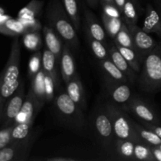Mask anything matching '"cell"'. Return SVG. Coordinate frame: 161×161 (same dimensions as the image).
<instances>
[{"instance_id": "1", "label": "cell", "mask_w": 161, "mask_h": 161, "mask_svg": "<svg viewBox=\"0 0 161 161\" xmlns=\"http://www.w3.org/2000/svg\"><path fill=\"white\" fill-rule=\"evenodd\" d=\"M47 19L48 25L58 33L64 43L69 46L71 50L78 49L77 31L61 0H50L47 9Z\"/></svg>"}, {"instance_id": "2", "label": "cell", "mask_w": 161, "mask_h": 161, "mask_svg": "<svg viewBox=\"0 0 161 161\" xmlns=\"http://www.w3.org/2000/svg\"><path fill=\"white\" fill-rule=\"evenodd\" d=\"M137 77V84L146 93H156L161 90V47H157L142 61L141 71Z\"/></svg>"}, {"instance_id": "3", "label": "cell", "mask_w": 161, "mask_h": 161, "mask_svg": "<svg viewBox=\"0 0 161 161\" xmlns=\"http://www.w3.org/2000/svg\"><path fill=\"white\" fill-rule=\"evenodd\" d=\"M20 44L16 37L11 46L10 53L7 63L0 75V94L5 102L14 94L20 86Z\"/></svg>"}, {"instance_id": "4", "label": "cell", "mask_w": 161, "mask_h": 161, "mask_svg": "<svg viewBox=\"0 0 161 161\" xmlns=\"http://www.w3.org/2000/svg\"><path fill=\"white\" fill-rule=\"evenodd\" d=\"M54 105L58 116L68 127L78 131L84 128L86 119L83 111L70 98L66 91L58 93L54 97Z\"/></svg>"}, {"instance_id": "5", "label": "cell", "mask_w": 161, "mask_h": 161, "mask_svg": "<svg viewBox=\"0 0 161 161\" xmlns=\"http://www.w3.org/2000/svg\"><path fill=\"white\" fill-rule=\"evenodd\" d=\"M104 105L109 115L116 138L131 140L135 143L144 142L135 131L131 119L122 108L111 101H108Z\"/></svg>"}, {"instance_id": "6", "label": "cell", "mask_w": 161, "mask_h": 161, "mask_svg": "<svg viewBox=\"0 0 161 161\" xmlns=\"http://www.w3.org/2000/svg\"><path fill=\"white\" fill-rule=\"evenodd\" d=\"M92 125L94 131L105 150L111 151L112 147H115V137L113 124L109 115L107 113L104 105L95 112L92 119Z\"/></svg>"}, {"instance_id": "7", "label": "cell", "mask_w": 161, "mask_h": 161, "mask_svg": "<svg viewBox=\"0 0 161 161\" xmlns=\"http://www.w3.org/2000/svg\"><path fill=\"white\" fill-rule=\"evenodd\" d=\"M25 83L21 80L20 86L14 94L8 99L5 104L2 117V125L3 127H7L14 124V120L17 114L21 109L25 99Z\"/></svg>"}, {"instance_id": "8", "label": "cell", "mask_w": 161, "mask_h": 161, "mask_svg": "<svg viewBox=\"0 0 161 161\" xmlns=\"http://www.w3.org/2000/svg\"><path fill=\"white\" fill-rule=\"evenodd\" d=\"M122 108L144 122L153 124L160 122L158 116L152 107L138 97H132L126 105H122Z\"/></svg>"}, {"instance_id": "9", "label": "cell", "mask_w": 161, "mask_h": 161, "mask_svg": "<svg viewBox=\"0 0 161 161\" xmlns=\"http://www.w3.org/2000/svg\"><path fill=\"white\" fill-rule=\"evenodd\" d=\"M34 141V135L31 134L26 139L11 142L9 146L0 149V161L25 160Z\"/></svg>"}, {"instance_id": "10", "label": "cell", "mask_w": 161, "mask_h": 161, "mask_svg": "<svg viewBox=\"0 0 161 161\" xmlns=\"http://www.w3.org/2000/svg\"><path fill=\"white\" fill-rule=\"evenodd\" d=\"M128 28L133 38L135 50L142 61L143 58L157 47V43L149 33L146 32L137 25L128 27Z\"/></svg>"}, {"instance_id": "11", "label": "cell", "mask_w": 161, "mask_h": 161, "mask_svg": "<svg viewBox=\"0 0 161 161\" xmlns=\"http://www.w3.org/2000/svg\"><path fill=\"white\" fill-rule=\"evenodd\" d=\"M105 88L110 101L117 105H125L133 97L131 88L128 83L105 82Z\"/></svg>"}, {"instance_id": "12", "label": "cell", "mask_w": 161, "mask_h": 161, "mask_svg": "<svg viewBox=\"0 0 161 161\" xmlns=\"http://www.w3.org/2000/svg\"><path fill=\"white\" fill-rule=\"evenodd\" d=\"M42 108V107L40 106L33 94L29 91L25 96V102L22 105L21 109L14 120V124L28 122L34 123L35 119Z\"/></svg>"}, {"instance_id": "13", "label": "cell", "mask_w": 161, "mask_h": 161, "mask_svg": "<svg viewBox=\"0 0 161 161\" xmlns=\"http://www.w3.org/2000/svg\"><path fill=\"white\" fill-rule=\"evenodd\" d=\"M108 52V58L114 63L115 65L127 77L129 83H134L137 80L138 73L133 70L125 58L123 57L120 52L116 48L114 42H109L106 44Z\"/></svg>"}, {"instance_id": "14", "label": "cell", "mask_w": 161, "mask_h": 161, "mask_svg": "<svg viewBox=\"0 0 161 161\" xmlns=\"http://www.w3.org/2000/svg\"><path fill=\"white\" fill-rule=\"evenodd\" d=\"M83 13H84V24L86 36H91V38L101 41L106 43V31L105 28L101 25L95 15L88 9L86 6H83Z\"/></svg>"}, {"instance_id": "15", "label": "cell", "mask_w": 161, "mask_h": 161, "mask_svg": "<svg viewBox=\"0 0 161 161\" xmlns=\"http://www.w3.org/2000/svg\"><path fill=\"white\" fill-rule=\"evenodd\" d=\"M66 84V92L70 98L83 110L86 109V99L83 83L79 75H75Z\"/></svg>"}, {"instance_id": "16", "label": "cell", "mask_w": 161, "mask_h": 161, "mask_svg": "<svg viewBox=\"0 0 161 161\" xmlns=\"http://www.w3.org/2000/svg\"><path fill=\"white\" fill-rule=\"evenodd\" d=\"M99 68L105 82L108 83H129L127 77L116 67L109 58L99 61Z\"/></svg>"}, {"instance_id": "17", "label": "cell", "mask_w": 161, "mask_h": 161, "mask_svg": "<svg viewBox=\"0 0 161 161\" xmlns=\"http://www.w3.org/2000/svg\"><path fill=\"white\" fill-rule=\"evenodd\" d=\"M59 62L61 65V73L62 79L64 83H67L77 74L75 60L71 51V48L68 44L64 43Z\"/></svg>"}, {"instance_id": "18", "label": "cell", "mask_w": 161, "mask_h": 161, "mask_svg": "<svg viewBox=\"0 0 161 161\" xmlns=\"http://www.w3.org/2000/svg\"><path fill=\"white\" fill-rule=\"evenodd\" d=\"M43 35L46 47L55 55L57 61L59 62L64 48V42L50 25H46L44 27Z\"/></svg>"}, {"instance_id": "19", "label": "cell", "mask_w": 161, "mask_h": 161, "mask_svg": "<svg viewBox=\"0 0 161 161\" xmlns=\"http://www.w3.org/2000/svg\"><path fill=\"white\" fill-rule=\"evenodd\" d=\"M142 28L149 34L153 32L161 36V17L152 5L147 4L146 6V18Z\"/></svg>"}, {"instance_id": "20", "label": "cell", "mask_w": 161, "mask_h": 161, "mask_svg": "<svg viewBox=\"0 0 161 161\" xmlns=\"http://www.w3.org/2000/svg\"><path fill=\"white\" fill-rule=\"evenodd\" d=\"M44 80H45V71L42 68L41 70L31 78V87L29 90L41 107H43L46 102L45 81Z\"/></svg>"}, {"instance_id": "21", "label": "cell", "mask_w": 161, "mask_h": 161, "mask_svg": "<svg viewBox=\"0 0 161 161\" xmlns=\"http://www.w3.org/2000/svg\"><path fill=\"white\" fill-rule=\"evenodd\" d=\"M135 142L131 140L116 138L115 151L118 158L120 160H135Z\"/></svg>"}, {"instance_id": "22", "label": "cell", "mask_w": 161, "mask_h": 161, "mask_svg": "<svg viewBox=\"0 0 161 161\" xmlns=\"http://www.w3.org/2000/svg\"><path fill=\"white\" fill-rule=\"evenodd\" d=\"M28 32L26 27L18 19L9 18L0 25V33L9 36H17Z\"/></svg>"}, {"instance_id": "23", "label": "cell", "mask_w": 161, "mask_h": 161, "mask_svg": "<svg viewBox=\"0 0 161 161\" xmlns=\"http://www.w3.org/2000/svg\"><path fill=\"white\" fill-rule=\"evenodd\" d=\"M140 10V4L133 0H127L122 10V18L127 27L137 25L138 20V12Z\"/></svg>"}, {"instance_id": "24", "label": "cell", "mask_w": 161, "mask_h": 161, "mask_svg": "<svg viewBox=\"0 0 161 161\" xmlns=\"http://www.w3.org/2000/svg\"><path fill=\"white\" fill-rule=\"evenodd\" d=\"M44 2L42 0H31L25 7L22 8L17 14L19 20H30L37 18L42 11Z\"/></svg>"}, {"instance_id": "25", "label": "cell", "mask_w": 161, "mask_h": 161, "mask_svg": "<svg viewBox=\"0 0 161 161\" xmlns=\"http://www.w3.org/2000/svg\"><path fill=\"white\" fill-rule=\"evenodd\" d=\"M115 45H116L118 50L120 52L121 54L123 55V57L125 58L126 61L128 62L130 67L133 69V70L136 73H139L142 67V59L136 52V50L132 48H129V47H123V46L119 45L117 43H115Z\"/></svg>"}, {"instance_id": "26", "label": "cell", "mask_w": 161, "mask_h": 161, "mask_svg": "<svg viewBox=\"0 0 161 161\" xmlns=\"http://www.w3.org/2000/svg\"><path fill=\"white\" fill-rule=\"evenodd\" d=\"M132 125L135 128V131L138 134V136L142 138L145 143L150 146H160L161 144V138L157 134L154 133L153 131L150 130L148 128H145L142 125L138 124L137 122L131 119Z\"/></svg>"}, {"instance_id": "27", "label": "cell", "mask_w": 161, "mask_h": 161, "mask_svg": "<svg viewBox=\"0 0 161 161\" xmlns=\"http://www.w3.org/2000/svg\"><path fill=\"white\" fill-rule=\"evenodd\" d=\"M58 61L55 55L50 50L46 48L44 49L43 53L42 54V68L46 72L50 74L59 83L58 75V69L57 64Z\"/></svg>"}, {"instance_id": "28", "label": "cell", "mask_w": 161, "mask_h": 161, "mask_svg": "<svg viewBox=\"0 0 161 161\" xmlns=\"http://www.w3.org/2000/svg\"><path fill=\"white\" fill-rule=\"evenodd\" d=\"M102 23L104 25L106 34L109 36L111 39H114L116 35L119 33V30L121 29L124 20L122 17H109L102 14Z\"/></svg>"}, {"instance_id": "29", "label": "cell", "mask_w": 161, "mask_h": 161, "mask_svg": "<svg viewBox=\"0 0 161 161\" xmlns=\"http://www.w3.org/2000/svg\"><path fill=\"white\" fill-rule=\"evenodd\" d=\"M61 2L74 27L76 31H79L80 29L81 23H80V16L76 0H61Z\"/></svg>"}, {"instance_id": "30", "label": "cell", "mask_w": 161, "mask_h": 161, "mask_svg": "<svg viewBox=\"0 0 161 161\" xmlns=\"http://www.w3.org/2000/svg\"><path fill=\"white\" fill-rule=\"evenodd\" d=\"M33 124L34 123L28 122L14 124L11 132V142L22 141L28 138L31 134V130L32 128Z\"/></svg>"}, {"instance_id": "31", "label": "cell", "mask_w": 161, "mask_h": 161, "mask_svg": "<svg viewBox=\"0 0 161 161\" xmlns=\"http://www.w3.org/2000/svg\"><path fill=\"white\" fill-rule=\"evenodd\" d=\"M86 38H87V42L91 47V51L97 60L102 61V60L108 58V52L106 43H104L94 38H91L89 36H86Z\"/></svg>"}, {"instance_id": "32", "label": "cell", "mask_w": 161, "mask_h": 161, "mask_svg": "<svg viewBox=\"0 0 161 161\" xmlns=\"http://www.w3.org/2000/svg\"><path fill=\"white\" fill-rule=\"evenodd\" d=\"M23 44L31 51H38L42 47V39L39 31H29L23 35Z\"/></svg>"}, {"instance_id": "33", "label": "cell", "mask_w": 161, "mask_h": 161, "mask_svg": "<svg viewBox=\"0 0 161 161\" xmlns=\"http://www.w3.org/2000/svg\"><path fill=\"white\" fill-rule=\"evenodd\" d=\"M114 42L123 47H129L135 50V45H134L131 33L124 21L121 27V29L119 30V33L116 35V38L114 39Z\"/></svg>"}, {"instance_id": "34", "label": "cell", "mask_w": 161, "mask_h": 161, "mask_svg": "<svg viewBox=\"0 0 161 161\" xmlns=\"http://www.w3.org/2000/svg\"><path fill=\"white\" fill-rule=\"evenodd\" d=\"M135 160H156L152 150H151L150 145H148L144 142L135 143Z\"/></svg>"}, {"instance_id": "35", "label": "cell", "mask_w": 161, "mask_h": 161, "mask_svg": "<svg viewBox=\"0 0 161 161\" xmlns=\"http://www.w3.org/2000/svg\"><path fill=\"white\" fill-rule=\"evenodd\" d=\"M45 92L46 102H50L54 100L55 88L58 87L59 83L50 74L45 72Z\"/></svg>"}, {"instance_id": "36", "label": "cell", "mask_w": 161, "mask_h": 161, "mask_svg": "<svg viewBox=\"0 0 161 161\" xmlns=\"http://www.w3.org/2000/svg\"><path fill=\"white\" fill-rule=\"evenodd\" d=\"M42 69V53L39 50L36 51L30 58L28 62V76L32 78Z\"/></svg>"}, {"instance_id": "37", "label": "cell", "mask_w": 161, "mask_h": 161, "mask_svg": "<svg viewBox=\"0 0 161 161\" xmlns=\"http://www.w3.org/2000/svg\"><path fill=\"white\" fill-rule=\"evenodd\" d=\"M14 125L7 127H3L0 130V149L9 146L11 142V132Z\"/></svg>"}, {"instance_id": "38", "label": "cell", "mask_w": 161, "mask_h": 161, "mask_svg": "<svg viewBox=\"0 0 161 161\" xmlns=\"http://www.w3.org/2000/svg\"><path fill=\"white\" fill-rule=\"evenodd\" d=\"M102 14L109 17H122V13L116 4L102 5Z\"/></svg>"}, {"instance_id": "39", "label": "cell", "mask_w": 161, "mask_h": 161, "mask_svg": "<svg viewBox=\"0 0 161 161\" xmlns=\"http://www.w3.org/2000/svg\"><path fill=\"white\" fill-rule=\"evenodd\" d=\"M19 20V19H18ZM26 27L28 32L29 31H37L42 29V25L38 18L30 19V20H20Z\"/></svg>"}, {"instance_id": "40", "label": "cell", "mask_w": 161, "mask_h": 161, "mask_svg": "<svg viewBox=\"0 0 161 161\" xmlns=\"http://www.w3.org/2000/svg\"><path fill=\"white\" fill-rule=\"evenodd\" d=\"M142 125L144 126L145 127H146V128L149 129L150 130L153 131L154 133L157 134V135L161 138V127H158V126H157L156 124H149V123L144 122V121H142Z\"/></svg>"}, {"instance_id": "41", "label": "cell", "mask_w": 161, "mask_h": 161, "mask_svg": "<svg viewBox=\"0 0 161 161\" xmlns=\"http://www.w3.org/2000/svg\"><path fill=\"white\" fill-rule=\"evenodd\" d=\"M150 148L156 160L161 161V149L160 148L155 146H150Z\"/></svg>"}, {"instance_id": "42", "label": "cell", "mask_w": 161, "mask_h": 161, "mask_svg": "<svg viewBox=\"0 0 161 161\" xmlns=\"http://www.w3.org/2000/svg\"><path fill=\"white\" fill-rule=\"evenodd\" d=\"M45 160L48 161H74L76 160V159L71 158V157H51V158H47L45 159Z\"/></svg>"}, {"instance_id": "43", "label": "cell", "mask_w": 161, "mask_h": 161, "mask_svg": "<svg viewBox=\"0 0 161 161\" xmlns=\"http://www.w3.org/2000/svg\"><path fill=\"white\" fill-rule=\"evenodd\" d=\"M5 104H6V102H5V100L3 99L2 94H0V122H1L2 117H3V110H4Z\"/></svg>"}, {"instance_id": "44", "label": "cell", "mask_w": 161, "mask_h": 161, "mask_svg": "<svg viewBox=\"0 0 161 161\" xmlns=\"http://www.w3.org/2000/svg\"><path fill=\"white\" fill-rule=\"evenodd\" d=\"M126 2H127V0H114L115 4H116V6L119 8V9L121 11V13H122L123 8H124V5H125Z\"/></svg>"}, {"instance_id": "45", "label": "cell", "mask_w": 161, "mask_h": 161, "mask_svg": "<svg viewBox=\"0 0 161 161\" xmlns=\"http://www.w3.org/2000/svg\"><path fill=\"white\" fill-rule=\"evenodd\" d=\"M99 2H100V0H86V3H87L88 6L92 8L97 7Z\"/></svg>"}, {"instance_id": "46", "label": "cell", "mask_w": 161, "mask_h": 161, "mask_svg": "<svg viewBox=\"0 0 161 161\" xmlns=\"http://www.w3.org/2000/svg\"><path fill=\"white\" fill-rule=\"evenodd\" d=\"M9 18H10L9 15H6V14H3V15H0V25L3 23H4L6 20H8Z\"/></svg>"}, {"instance_id": "47", "label": "cell", "mask_w": 161, "mask_h": 161, "mask_svg": "<svg viewBox=\"0 0 161 161\" xmlns=\"http://www.w3.org/2000/svg\"><path fill=\"white\" fill-rule=\"evenodd\" d=\"M100 3L102 6L105 4H115L114 0H100Z\"/></svg>"}, {"instance_id": "48", "label": "cell", "mask_w": 161, "mask_h": 161, "mask_svg": "<svg viewBox=\"0 0 161 161\" xmlns=\"http://www.w3.org/2000/svg\"><path fill=\"white\" fill-rule=\"evenodd\" d=\"M3 14H5V9L0 7V15H3Z\"/></svg>"}, {"instance_id": "49", "label": "cell", "mask_w": 161, "mask_h": 161, "mask_svg": "<svg viewBox=\"0 0 161 161\" xmlns=\"http://www.w3.org/2000/svg\"><path fill=\"white\" fill-rule=\"evenodd\" d=\"M133 1L135 2L136 3H138V4H139V1H138V0H133Z\"/></svg>"}, {"instance_id": "50", "label": "cell", "mask_w": 161, "mask_h": 161, "mask_svg": "<svg viewBox=\"0 0 161 161\" xmlns=\"http://www.w3.org/2000/svg\"><path fill=\"white\" fill-rule=\"evenodd\" d=\"M160 17H161V5H160Z\"/></svg>"}, {"instance_id": "51", "label": "cell", "mask_w": 161, "mask_h": 161, "mask_svg": "<svg viewBox=\"0 0 161 161\" xmlns=\"http://www.w3.org/2000/svg\"><path fill=\"white\" fill-rule=\"evenodd\" d=\"M158 146V147H159V148H160V149H161V144L160 145V146Z\"/></svg>"}]
</instances>
